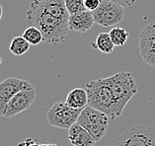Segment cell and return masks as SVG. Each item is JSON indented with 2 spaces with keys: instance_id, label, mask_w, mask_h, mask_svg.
Here are the masks:
<instances>
[{
  "instance_id": "6da1fadb",
  "label": "cell",
  "mask_w": 155,
  "mask_h": 146,
  "mask_svg": "<svg viewBox=\"0 0 155 146\" xmlns=\"http://www.w3.org/2000/svg\"><path fill=\"white\" fill-rule=\"evenodd\" d=\"M85 89L88 94V106L103 112L110 119L119 118L138 91L134 75L124 71L110 77L90 80Z\"/></svg>"
},
{
  "instance_id": "7a4b0ae2",
  "label": "cell",
  "mask_w": 155,
  "mask_h": 146,
  "mask_svg": "<svg viewBox=\"0 0 155 146\" xmlns=\"http://www.w3.org/2000/svg\"><path fill=\"white\" fill-rule=\"evenodd\" d=\"M26 15L27 23L41 32L45 43L59 44L66 42L70 15L65 0H33Z\"/></svg>"
},
{
  "instance_id": "3957f363",
  "label": "cell",
  "mask_w": 155,
  "mask_h": 146,
  "mask_svg": "<svg viewBox=\"0 0 155 146\" xmlns=\"http://www.w3.org/2000/svg\"><path fill=\"white\" fill-rule=\"evenodd\" d=\"M109 119L103 112L87 106L82 110L77 123L84 127L96 141H99L108 131Z\"/></svg>"
},
{
  "instance_id": "277c9868",
  "label": "cell",
  "mask_w": 155,
  "mask_h": 146,
  "mask_svg": "<svg viewBox=\"0 0 155 146\" xmlns=\"http://www.w3.org/2000/svg\"><path fill=\"white\" fill-rule=\"evenodd\" d=\"M112 146H155V127L132 126L116 137Z\"/></svg>"
},
{
  "instance_id": "5b68a950",
  "label": "cell",
  "mask_w": 155,
  "mask_h": 146,
  "mask_svg": "<svg viewBox=\"0 0 155 146\" xmlns=\"http://www.w3.org/2000/svg\"><path fill=\"white\" fill-rule=\"evenodd\" d=\"M82 110L70 107L65 102H58L48 111L47 121L51 126L69 129L77 122Z\"/></svg>"
},
{
  "instance_id": "8992f818",
  "label": "cell",
  "mask_w": 155,
  "mask_h": 146,
  "mask_svg": "<svg viewBox=\"0 0 155 146\" xmlns=\"http://www.w3.org/2000/svg\"><path fill=\"white\" fill-rule=\"evenodd\" d=\"M124 7L107 0H102L100 6L93 12L95 23L104 28L120 24L124 20Z\"/></svg>"
},
{
  "instance_id": "52a82bcc",
  "label": "cell",
  "mask_w": 155,
  "mask_h": 146,
  "mask_svg": "<svg viewBox=\"0 0 155 146\" xmlns=\"http://www.w3.org/2000/svg\"><path fill=\"white\" fill-rule=\"evenodd\" d=\"M33 87L34 86L30 82L15 77L6 78L5 80L0 82V117L4 115L7 105L18 92L23 89Z\"/></svg>"
},
{
  "instance_id": "ba28073f",
  "label": "cell",
  "mask_w": 155,
  "mask_h": 146,
  "mask_svg": "<svg viewBox=\"0 0 155 146\" xmlns=\"http://www.w3.org/2000/svg\"><path fill=\"white\" fill-rule=\"evenodd\" d=\"M138 47L143 61L155 66V22L145 26L139 34Z\"/></svg>"
},
{
  "instance_id": "9c48e42d",
  "label": "cell",
  "mask_w": 155,
  "mask_h": 146,
  "mask_svg": "<svg viewBox=\"0 0 155 146\" xmlns=\"http://www.w3.org/2000/svg\"><path fill=\"white\" fill-rule=\"evenodd\" d=\"M36 96L37 92L35 87L21 90L10 100V102L5 109L3 117L12 118L14 115H19L20 113H23L24 111L28 110L33 105L34 101L36 100Z\"/></svg>"
},
{
  "instance_id": "30bf717a",
  "label": "cell",
  "mask_w": 155,
  "mask_h": 146,
  "mask_svg": "<svg viewBox=\"0 0 155 146\" xmlns=\"http://www.w3.org/2000/svg\"><path fill=\"white\" fill-rule=\"evenodd\" d=\"M95 20L93 17V12L83 11L81 13L70 15L68 19V27L70 31L75 33H85L93 28Z\"/></svg>"
},
{
  "instance_id": "8fae6325",
  "label": "cell",
  "mask_w": 155,
  "mask_h": 146,
  "mask_svg": "<svg viewBox=\"0 0 155 146\" xmlns=\"http://www.w3.org/2000/svg\"><path fill=\"white\" fill-rule=\"evenodd\" d=\"M68 139L73 146H94L97 142L91 134L77 122L68 129Z\"/></svg>"
},
{
  "instance_id": "7c38bea8",
  "label": "cell",
  "mask_w": 155,
  "mask_h": 146,
  "mask_svg": "<svg viewBox=\"0 0 155 146\" xmlns=\"http://www.w3.org/2000/svg\"><path fill=\"white\" fill-rule=\"evenodd\" d=\"M65 103L74 109H84L88 106V94L86 89L74 88L67 94Z\"/></svg>"
},
{
  "instance_id": "4fadbf2b",
  "label": "cell",
  "mask_w": 155,
  "mask_h": 146,
  "mask_svg": "<svg viewBox=\"0 0 155 146\" xmlns=\"http://www.w3.org/2000/svg\"><path fill=\"white\" fill-rule=\"evenodd\" d=\"M91 46L94 48H97L101 52H103V54H112L116 47L114 43H113L109 33H100L97 36L95 43L91 44Z\"/></svg>"
},
{
  "instance_id": "5bb4252c",
  "label": "cell",
  "mask_w": 155,
  "mask_h": 146,
  "mask_svg": "<svg viewBox=\"0 0 155 146\" xmlns=\"http://www.w3.org/2000/svg\"><path fill=\"white\" fill-rule=\"evenodd\" d=\"M30 44L27 41L25 40L23 36L22 37H15L12 39L9 46V50L14 55L20 57V55L25 54L30 50Z\"/></svg>"
},
{
  "instance_id": "9a60e30c",
  "label": "cell",
  "mask_w": 155,
  "mask_h": 146,
  "mask_svg": "<svg viewBox=\"0 0 155 146\" xmlns=\"http://www.w3.org/2000/svg\"><path fill=\"white\" fill-rule=\"evenodd\" d=\"M110 37L116 47H124L128 40V32L126 29L120 27H115L109 32Z\"/></svg>"
},
{
  "instance_id": "2e32d148",
  "label": "cell",
  "mask_w": 155,
  "mask_h": 146,
  "mask_svg": "<svg viewBox=\"0 0 155 146\" xmlns=\"http://www.w3.org/2000/svg\"><path fill=\"white\" fill-rule=\"evenodd\" d=\"M23 37L31 46H36V44H39L41 42H44V36L38 28L33 27V26H30L25 30L23 33Z\"/></svg>"
},
{
  "instance_id": "e0dca14e",
  "label": "cell",
  "mask_w": 155,
  "mask_h": 146,
  "mask_svg": "<svg viewBox=\"0 0 155 146\" xmlns=\"http://www.w3.org/2000/svg\"><path fill=\"white\" fill-rule=\"evenodd\" d=\"M65 7L69 15H75L86 11L84 0H65Z\"/></svg>"
},
{
  "instance_id": "ac0fdd59",
  "label": "cell",
  "mask_w": 155,
  "mask_h": 146,
  "mask_svg": "<svg viewBox=\"0 0 155 146\" xmlns=\"http://www.w3.org/2000/svg\"><path fill=\"white\" fill-rule=\"evenodd\" d=\"M102 0H84V5L87 11L94 12L100 6Z\"/></svg>"
},
{
  "instance_id": "d6986e66",
  "label": "cell",
  "mask_w": 155,
  "mask_h": 146,
  "mask_svg": "<svg viewBox=\"0 0 155 146\" xmlns=\"http://www.w3.org/2000/svg\"><path fill=\"white\" fill-rule=\"evenodd\" d=\"M107 1H112V2H115V3H118L120 6L123 7H130L132 5L135 4L137 0H107Z\"/></svg>"
},
{
  "instance_id": "ffe728a7",
  "label": "cell",
  "mask_w": 155,
  "mask_h": 146,
  "mask_svg": "<svg viewBox=\"0 0 155 146\" xmlns=\"http://www.w3.org/2000/svg\"><path fill=\"white\" fill-rule=\"evenodd\" d=\"M39 145L40 144H38V142L32 139V138H27L26 140L22 141L18 144V146H39Z\"/></svg>"
},
{
  "instance_id": "44dd1931",
  "label": "cell",
  "mask_w": 155,
  "mask_h": 146,
  "mask_svg": "<svg viewBox=\"0 0 155 146\" xmlns=\"http://www.w3.org/2000/svg\"><path fill=\"white\" fill-rule=\"evenodd\" d=\"M2 16H3V6L1 3H0V20L2 19Z\"/></svg>"
},
{
  "instance_id": "7402d4cb",
  "label": "cell",
  "mask_w": 155,
  "mask_h": 146,
  "mask_svg": "<svg viewBox=\"0 0 155 146\" xmlns=\"http://www.w3.org/2000/svg\"><path fill=\"white\" fill-rule=\"evenodd\" d=\"M39 146H58V145L54 144V143H48V144H40Z\"/></svg>"
},
{
  "instance_id": "603a6c76",
  "label": "cell",
  "mask_w": 155,
  "mask_h": 146,
  "mask_svg": "<svg viewBox=\"0 0 155 146\" xmlns=\"http://www.w3.org/2000/svg\"><path fill=\"white\" fill-rule=\"evenodd\" d=\"M1 63H2V57H1V55H0V65H1Z\"/></svg>"
}]
</instances>
